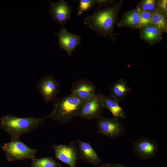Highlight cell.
I'll list each match as a JSON object with an SVG mask.
<instances>
[{
    "mask_svg": "<svg viewBox=\"0 0 167 167\" xmlns=\"http://www.w3.org/2000/svg\"><path fill=\"white\" fill-rule=\"evenodd\" d=\"M60 84L52 75H45L37 82L36 88L46 103L53 101L60 93Z\"/></svg>",
    "mask_w": 167,
    "mask_h": 167,
    "instance_id": "7",
    "label": "cell"
},
{
    "mask_svg": "<svg viewBox=\"0 0 167 167\" xmlns=\"http://www.w3.org/2000/svg\"><path fill=\"white\" fill-rule=\"evenodd\" d=\"M95 167H128L122 164L117 163H101Z\"/></svg>",
    "mask_w": 167,
    "mask_h": 167,
    "instance_id": "24",
    "label": "cell"
},
{
    "mask_svg": "<svg viewBox=\"0 0 167 167\" xmlns=\"http://www.w3.org/2000/svg\"><path fill=\"white\" fill-rule=\"evenodd\" d=\"M79 159L96 166L102 163L96 152L88 143L77 141Z\"/></svg>",
    "mask_w": 167,
    "mask_h": 167,
    "instance_id": "13",
    "label": "cell"
},
{
    "mask_svg": "<svg viewBox=\"0 0 167 167\" xmlns=\"http://www.w3.org/2000/svg\"><path fill=\"white\" fill-rule=\"evenodd\" d=\"M101 96L104 108L109 109L114 117L122 119L126 118V112L118 100L110 94L106 95L101 94Z\"/></svg>",
    "mask_w": 167,
    "mask_h": 167,
    "instance_id": "16",
    "label": "cell"
},
{
    "mask_svg": "<svg viewBox=\"0 0 167 167\" xmlns=\"http://www.w3.org/2000/svg\"><path fill=\"white\" fill-rule=\"evenodd\" d=\"M96 4V0H80L78 9V15L80 16L93 9Z\"/></svg>",
    "mask_w": 167,
    "mask_h": 167,
    "instance_id": "20",
    "label": "cell"
},
{
    "mask_svg": "<svg viewBox=\"0 0 167 167\" xmlns=\"http://www.w3.org/2000/svg\"><path fill=\"white\" fill-rule=\"evenodd\" d=\"M6 154V158L9 162L14 161L34 159L37 152L32 149L19 139L11 140L4 143L2 147Z\"/></svg>",
    "mask_w": 167,
    "mask_h": 167,
    "instance_id": "4",
    "label": "cell"
},
{
    "mask_svg": "<svg viewBox=\"0 0 167 167\" xmlns=\"http://www.w3.org/2000/svg\"><path fill=\"white\" fill-rule=\"evenodd\" d=\"M156 10L167 15V0H158L156 1Z\"/></svg>",
    "mask_w": 167,
    "mask_h": 167,
    "instance_id": "23",
    "label": "cell"
},
{
    "mask_svg": "<svg viewBox=\"0 0 167 167\" xmlns=\"http://www.w3.org/2000/svg\"><path fill=\"white\" fill-rule=\"evenodd\" d=\"M140 38L148 44L153 45L161 41L163 32L155 25L150 24L139 29Z\"/></svg>",
    "mask_w": 167,
    "mask_h": 167,
    "instance_id": "15",
    "label": "cell"
},
{
    "mask_svg": "<svg viewBox=\"0 0 167 167\" xmlns=\"http://www.w3.org/2000/svg\"><path fill=\"white\" fill-rule=\"evenodd\" d=\"M113 2L112 0H96V4L98 5L99 7L104 5L111 4Z\"/></svg>",
    "mask_w": 167,
    "mask_h": 167,
    "instance_id": "25",
    "label": "cell"
},
{
    "mask_svg": "<svg viewBox=\"0 0 167 167\" xmlns=\"http://www.w3.org/2000/svg\"><path fill=\"white\" fill-rule=\"evenodd\" d=\"M110 95L119 102L124 101L131 91V88L127 85L126 79L120 78L109 87Z\"/></svg>",
    "mask_w": 167,
    "mask_h": 167,
    "instance_id": "14",
    "label": "cell"
},
{
    "mask_svg": "<svg viewBox=\"0 0 167 167\" xmlns=\"http://www.w3.org/2000/svg\"><path fill=\"white\" fill-rule=\"evenodd\" d=\"M132 147L135 155L140 161L155 157L159 150L158 144L155 140L143 136L136 139Z\"/></svg>",
    "mask_w": 167,
    "mask_h": 167,
    "instance_id": "5",
    "label": "cell"
},
{
    "mask_svg": "<svg viewBox=\"0 0 167 167\" xmlns=\"http://www.w3.org/2000/svg\"><path fill=\"white\" fill-rule=\"evenodd\" d=\"M156 1L155 0H143L137 5L136 8L153 12L156 10Z\"/></svg>",
    "mask_w": 167,
    "mask_h": 167,
    "instance_id": "21",
    "label": "cell"
},
{
    "mask_svg": "<svg viewBox=\"0 0 167 167\" xmlns=\"http://www.w3.org/2000/svg\"><path fill=\"white\" fill-rule=\"evenodd\" d=\"M96 89L95 85L89 80L80 79L76 80L72 84L70 94L86 101L95 95Z\"/></svg>",
    "mask_w": 167,
    "mask_h": 167,
    "instance_id": "10",
    "label": "cell"
},
{
    "mask_svg": "<svg viewBox=\"0 0 167 167\" xmlns=\"http://www.w3.org/2000/svg\"><path fill=\"white\" fill-rule=\"evenodd\" d=\"M137 9L140 17L141 28L151 24L152 12Z\"/></svg>",
    "mask_w": 167,
    "mask_h": 167,
    "instance_id": "22",
    "label": "cell"
},
{
    "mask_svg": "<svg viewBox=\"0 0 167 167\" xmlns=\"http://www.w3.org/2000/svg\"><path fill=\"white\" fill-rule=\"evenodd\" d=\"M151 24L157 27L163 32H167V16L161 12L157 10L152 12Z\"/></svg>",
    "mask_w": 167,
    "mask_h": 167,
    "instance_id": "18",
    "label": "cell"
},
{
    "mask_svg": "<svg viewBox=\"0 0 167 167\" xmlns=\"http://www.w3.org/2000/svg\"><path fill=\"white\" fill-rule=\"evenodd\" d=\"M60 167H62V166H60Z\"/></svg>",
    "mask_w": 167,
    "mask_h": 167,
    "instance_id": "26",
    "label": "cell"
},
{
    "mask_svg": "<svg viewBox=\"0 0 167 167\" xmlns=\"http://www.w3.org/2000/svg\"><path fill=\"white\" fill-rule=\"evenodd\" d=\"M53 101V109L49 114V118L59 123L64 124L70 121L75 117L79 116L85 101L70 94L56 98Z\"/></svg>",
    "mask_w": 167,
    "mask_h": 167,
    "instance_id": "3",
    "label": "cell"
},
{
    "mask_svg": "<svg viewBox=\"0 0 167 167\" xmlns=\"http://www.w3.org/2000/svg\"><path fill=\"white\" fill-rule=\"evenodd\" d=\"M58 45L60 48L65 51L70 56L76 46L81 45V36L68 32L63 28L58 33Z\"/></svg>",
    "mask_w": 167,
    "mask_h": 167,
    "instance_id": "12",
    "label": "cell"
},
{
    "mask_svg": "<svg viewBox=\"0 0 167 167\" xmlns=\"http://www.w3.org/2000/svg\"><path fill=\"white\" fill-rule=\"evenodd\" d=\"M117 26L133 29L140 28V17L137 9H133L123 13L121 20L117 23Z\"/></svg>",
    "mask_w": 167,
    "mask_h": 167,
    "instance_id": "17",
    "label": "cell"
},
{
    "mask_svg": "<svg viewBox=\"0 0 167 167\" xmlns=\"http://www.w3.org/2000/svg\"><path fill=\"white\" fill-rule=\"evenodd\" d=\"M104 109L101 94H96L92 98L84 102L79 116L88 121L96 119L101 116Z\"/></svg>",
    "mask_w": 167,
    "mask_h": 167,
    "instance_id": "9",
    "label": "cell"
},
{
    "mask_svg": "<svg viewBox=\"0 0 167 167\" xmlns=\"http://www.w3.org/2000/svg\"><path fill=\"white\" fill-rule=\"evenodd\" d=\"M96 127L98 133L106 135L111 139L123 136L125 133L123 125L115 117H100L96 119Z\"/></svg>",
    "mask_w": 167,
    "mask_h": 167,
    "instance_id": "6",
    "label": "cell"
},
{
    "mask_svg": "<svg viewBox=\"0 0 167 167\" xmlns=\"http://www.w3.org/2000/svg\"><path fill=\"white\" fill-rule=\"evenodd\" d=\"M50 3V15L54 21L63 26L70 19L72 7L67 2L64 0H60L55 3Z\"/></svg>",
    "mask_w": 167,
    "mask_h": 167,
    "instance_id": "11",
    "label": "cell"
},
{
    "mask_svg": "<svg viewBox=\"0 0 167 167\" xmlns=\"http://www.w3.org/2000/svg\"><path fill=\"white\" fill-rule=\"evenodd\" d=\"M51 147L54 150L56 159L69 167H76L77 161L79 159L76 142L72 141L68 145L56 144Z\"/></svg>",
    "mask_w": 167,
    "mask_h": 167,
    "instance_id": "8",
    "label": "cell"
},
{
    "mask_svg": "<svg viewBox=\"0 0 167 167\" xmlns=\"http://www.w3.org/2000/svg\"><path fill=\"white\" fill-rule=\"evenodd\" d=\"M122 1L101 9H96L91 15L86 16L84 24L104 37L108 36L113 41L116 39L113 32L114 24L122 4Z\"/></svg>",
    "mask_w": 167,
    "mask_h": 167,
    "instance_id": "1",
    "label": "cell"
},
{
    "mask_svg": "<svg viewBox=\"0 0 167 167\" xmlns=\"http://www.w3.org/2000/svg\"><path fill=\"white\" fill-rule=\"evenodd\" d=\"M61 164L55 161L53 158L45 156L32 160L31 167H60Z\"/></svg>",
    "mask_w": 167,
    "mask_h": 167,
    "instance_id": "19",
    "label": "cell"
},
{
    "mask_svg": "<svg viewBox=\"0 0 167 167\" xmlns=\"http://www.w3.org/2000/svg\"><path fill=\"white\" fill-rule=\"evenodd\" d=\"M49 118V115L36 118L7 114L0 118V128L11 136V140H19L20 135L35 131L46 119Z\"/></svg>",
    "mask_w": 167,
    "mask_h": 167,
    "instance_id": "2",
    "label": "cell"
}]
</instances>
